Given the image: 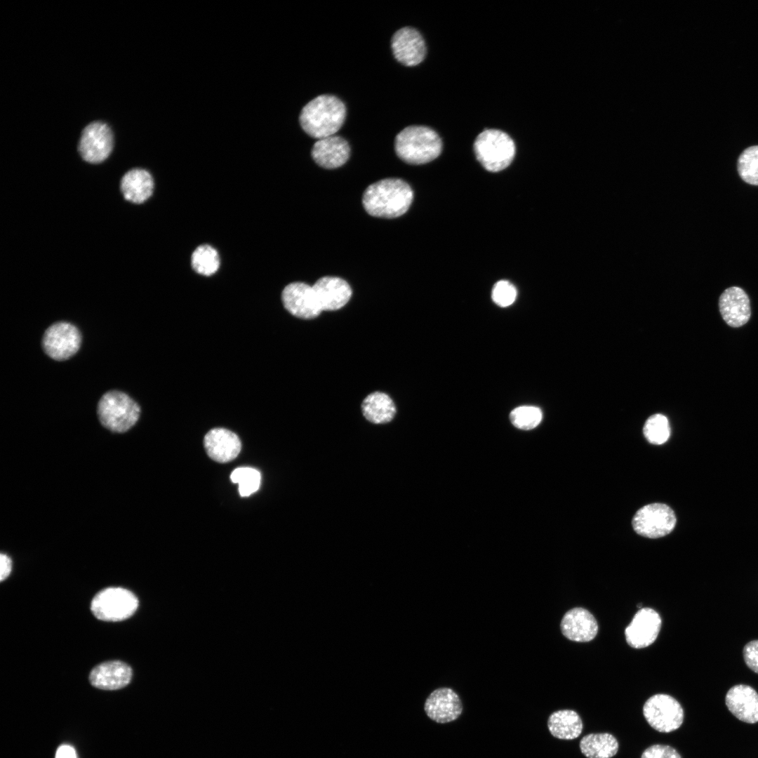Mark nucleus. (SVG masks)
I'll return each instance as SVG.
<instances>
[{
	"label": "nucleus",
	"mask_w": 758,
	"mask_h": 758,
	"mask_svg": "<svg viewBox=\"0 0 758 758\" xmlns=\"http://www.w3.org/2000/svg\"><path fill=\"white\" fill-rule=\"evenodd\" d=\"M413 199L410 185L399 178H385L370 185L364 191L362 204L371 215L394 218L404 214Z\"/></svg>",
	"instance_id": "nucleus-1"
},
{
	"label": "nucleus",
	"mask_w": 758,
	"mask_h": 758,
	"mask_svg": "<svg viewBox=\"0 0 758 758\" xmlns=\"http://www.w3.org/2000/svg\"><path fill=\"white\" fill-rule=\"evenodd\" d=\"M345 117L346 107L341 100L332 95H321L303 107L299 121L307 134L319 140L333 135Z\"/></svg>",
	"instance_id": "nucleus-2"
},
{
	"label": "nucleus",
	"mask_w": 758,
	"mask_h": 758,
	"mask_svg": "<svg viewBox=\"0 0 758 758\" xmlns=\"http://www.w3.org/2000/svg\"><path fill=\"white\" fill-rule=\"evenodd\" d=\"M394 149L402 161L420 165L438 157L442 150V142L431 128L413 125L406 127L397 135Z\"/></svg>",
	"instance_id": "nucleus-3"
},
{
	"label": "nucleus",
	"mask_w": 758,
	"mask_h": 758,
	"mask_svg": "<svg viewBox=\"0 0 758 758\" xmlns=\"http://www.w3.org/2000/svg\"><path fill=\"white\" fill-rule=\"evenodd\" d=\"M100 423L114 432H125L138 420L139 405L128 394L118 390L105 393L98 404Z\"/></svg>",
	"instance_id": "nucleus-4"
},
{
	"label": "nucleus",
	"mask_w": 758,
	"mask_h": 758,
	"mask_svg": "<svg viewBox=\"0 0 758 758\" xmlns=\"http://www.w3.org/2000/svg\"><path fill=\"white\" fill-rule=\"evenodd\" d=\"M477 159L488 171L498 172L506 168L515 155V144L505 132L486 129L474 142Z\"/></svg>",
	"instance_id": "nucleus-5"
},
{
	"label": "nucleus",
	"mask_w": 758,
	"mask_h": 758,
	"mask_svg": "<svg viewBox=\"0 0 758 758\" xmlns=\"http://www.w3.org/2000/svg\"><path fill=\"white\" fill-rule=\"evenodd\" d=\"M138 607L137 597L130 590L118 587L103 589L91 603V610L100 620L118 622L132 616Z\"/></svg>",
	"instance_id": "nucleus-6"
},
{
	"label": "nucleus",
	"mask_w": 758,
	"mask_h": 758,
	"mask_svg": "<svg viewBox=\"0 0 758 758\" xmlns=\"http://www.w3.org/2000/svg\"><path fill=\"white\" fill-rule=\"evenodd\" d=\"M643 714L649 724L662 733L679 729L684 717L680 703L672 696L662 693L656 694L646 701Z\"/></svg>",
	"instance_id": "nucleus-7"
},
{
	"label": "nucleus",
	"mask_w": 758,
	"mask_h": 758,
	"mask_svg": "<svg viewBox=\"0 0 758 758\" xmlns=\"http://www.w3.org/2000/svg\"><path fill=\"white\" fill-rule=\"evenodd\" d=\"M677 519L674 511L662 503H652L642 507L632 519L637 533L649 538L669 534L674 528Z\"/></svg>",
	"instance_id": "nucleus-8"
},
{
	"label": "nucleus",
	"mask_w": 758,
	"mask_h": 758,
	"mask_svg": "<svg viewBox=\"0 0 758 758\" xmlns=\"http://www.w3.org/2000/svg\"><path fill=\"white\" fill-rule=\"evenodd\" d=\"M81 335L73 324L58 321L50 326L42 338V347L51 359L62 361L72 357L79 350Z\"/></svg>",
	"instance_id": "nucleus-9"
},
{
	"label": "nucleus",
	"mask_w": 758,
	"mask_h": 758,
	"mask_svg": "<svg viewBox=\"0 0 758 758\" xmlns=\"http://www.w3.org/2000/svg\"><path fill=\"white\" fill-rule=\"evenodd\" d=\"M112 147V133L106 124L92 122L83 130L79 152L84 161L91 164L101 163L109 157Z\"/></svg>",
	"instance_id": "nucleus-10"
},
{
	"label": "nucleus",
	"mask_w": 758,
	"mask_h": 758,
	"mask_svg": "<svg viewBox=\"0 0 758 758\" xmlns=\"http://www.w3.org/2000/svg\"><path fill=\"white\" fill-rule=\"evenodd\" d=\"M281 300L284 307L300 319H314L322 312L313 287L305 283L288 284L282 291Z\"/></svg>",
	"instance_id": "nucleus-11"
},
{
	"label": "nucleus",
	"mask_w": 758,
	"mask_h": 758,
	"mask_svg": "<svg viewBox=\"0 0 758 758\" xmlns=\"http://www.w3.org/2000/svg\"><path fill=\"white\" fill-rule=\"evenodd\" d=\"M661 623V618L655 610L640 609L625 630L627 644L634 649L649 646L656 639Z\"/></svg>",
	"instance_id": "nucleus-12"
},
{
	"label": "nucleus",
	"mask_w": 758,
	"mask_h": 758,
	"mask_svg": "<svg viewBox=\"0 0 758 758\" xmlns=\"http://www.w3.org/2000/svg\"><path fill=\"white\" fill-rule=\"evenodd\" d=\"M391 47L394 58L405 66H415L426 55L423 37L417 29L411 27H402L393 34Z\"/></svg>",
	"instance_id": "nucleus-13"
},
{
	"label": "nucleus",
	"mask_w": 758,
	"mask_h": 758,
	"mask_svg": "<svg viewBox=\"0 0 758 758\" xmlns=\"http://www.w3.org/2000/svg\"><path fill=\"white\" fill-rule=\"evenodd\" d=\"M427 717L439 724H446L458 719L463 712L458 695L451 689L439 688L427 697L424 705Z\"/></svg>",
	"instance_id": "nucleus-14"
},
{
	"label": "nucleus",
	"mask_w": 758,
	"mask_h": 758,
	"mask_svg": "<svg viewBox=\"0 0 758 758\" xmlns=\"http://www.w3.org/2000/svg\"><path fill=\"white\" fill-rule=\"evenodd\" d=\"M719 307L723 319L731 327L745 324L751 315L750 299L745 291L738 286L729 287L722 293Z\"/></svg>",
	"instance_id": "nucleus-15"
},
{
	"label": "nucleus",
	"mask_w": 758,
	"mask_h": 758,
	"mask_svg": "<svg viewBox=\"0 0 758 758\" xmlns=\"http://www.w3.org/2000/svg\"><path fill=\"white\" fill-rule=\"evenodd\" d=\"M312 287L322 311L339 310L347 303L352 296L349 284L336 277H323Z\"/></svg>",
	"instance_id": "nucleus-16"
},
{
	"label": "nucleus",
	"mask_w": 758,
	"mask_h": 758,
	"mask_svg": "<svg viewBox=\"0 0 758 758\" xmlns=\"http://www.w3.org/2000/svg\"><path fill=\"white\" fill-rule=\"evenodd\" d=\"M350 154L347 141L338 135H331L318 140L313 145L311 155L321 167L333 169L347 162Z\"/></svg>",
	"instance_id": "nucleus-17"
},
{
	"label": "nucleus",
	"mask_w": 758,
	"mask_h": 758,
	"mask_svg": "<svg viewBox=\"0 0 758 758\" xmlns=\"http://www.w3.org/2000/svg\"><path fill=\"white\" fill-rule=\"evenodd\" d=\"M204 444L208 456L221 463L236 458L241 448L239 437L232 431L221 427L208 431L204 437Z\"/></svg>",
	"instance_id": "nucleus-18"
},
{
	"label": "nucleus",
	"mask_w": 758,
	"mask_h": 758,
	"mask_svg": "<svg viewBox=\"0 0 758 758\" xmlns=\"http://www.w3.org/2000/svg\"><path fill=\"white\" fill-rule=\"evenodd\" d=\"M131 667L119 660H110L96 665L91 672L92 686L102 690H117L127 686L132 678Z\"/></svg>",
	"instance_id": "nucleus-19"
},
{
	"label": "nucleus",
	"mask_w": 758,
	"mask_h": 758,
	"mask_svg": "<svg viewBox=\"0 0 758 758\" xmlns=\"http://www.w3.org/2000/svg\"><path fill=\"white\" fill-rule=\"evenodd\" d=\"M561 630L567 639L578 642L592 640L598 632L595 618L583 608H573L568 611L561 621Z\"/></svg>",
	"instance_id": "nucleus-20"
},
{
	"label": "nucleus",
	"mask_w": 758,
	"mask_h": 758,
	"mask_svg": "<svg viewBox=\"0 0 758 758\" xmlns=\"http://www.w3.org/2000/svg\"><path fill=\"white\" fill-rule=\"evenodd\" d=\"M729 710L739 720L748 724L758 722V693L751 686H732L725 698Z\"/></svg>",
	"instance_id": "nucleus-21"
},
{
	"label": "nucleus",
	"mask_w": 758,
	"mask_h": 758,
	"mask_svg": "<svg viewBox=\"0 0 758 758\" xmlns=\"http://www.w3.org/2000/svg\"><path fill=\"white\" fill-rule=\"evenodd\" d=\"M121 192L127 201L141 204L152 195L154 182L151 174L142 168H133L126 172L121 180Z\"/></svg>",
	"instance_id": "nucleus-22"
},
{
	"label": "nucleus",
	"mask_w": 758,
	"mask_h": 758,
	"mask_svg": "<svg viewBox=\"0 0 758 758\" xmlns=\"http://www.w3.org/2000/svg\"><path fill=\"white\" fill-rule=\"evenodd\" d=\"M550 733L561 740L578 738L583 731V722L578 714L572 710H561L553 712L547 720Z\"/></svg>",
	"instance_id": "nucleus-23"
},
{
	"label": "nucleus",
	"mask_w": 758,
	"mask_h": 758,
	"mask_svg": "<svg viewBox=\"0 0 758 758\" xmlns=\"http://www.w3.org/2000/svg\"><path fill=\"white\" fill-rule=\"evenodd\" d=\"M364 416L375 424L390 422L396 414V407L392 399L385 393L375 392L368 394L361 404Z\"/></svg>",
	"instance_id": "nucleus-24"
},
{
	"label": "nucleus",
	"mask_w": 758,
	"mask_h": 758,
	"mask_svg": "<svg viewBox=\"0 0 758 758\" xmlns=\"http://www.w3.org/2000/svg\"><path fill=\"white\" fill-rule=\"evenodd\" d=\"M580 749L587 758H611L616 754L618 743L610 733H591L580 740Z\"/></svg>",
	"instance_id": "nucleus-25"
},
{
	"label": "nucleus",
	"mask_w": 758,
	"mask_h": 758,
	"mask_svg": "<svg viewBox=\"0 0 758 758\" xmlns=\"http://www.w3.org/2000/svg\"><path fill=\"white\" fill-rule=\"evenodd\" d=\"M191 264L193 270L198 274L211 276L215 274L220 267L218 253L211 246L201 245L193 251Z\"/></svg>",
	"instance_id": "nucleus-26"
},
{
	"label": "nucleus",
	"mask_w": 758,
	"mask_h": 758,
	"mask_svg": "<svg viewBox=\"0 0 758 758\" xmlns=\"http://www.w3.org/2000/svg\"><path fill=\"white\" fill-rule=\"evenodd\" d=\"M738 172L747 183L758 185V145L746 148L738 159Z\"/></svg>",
	"instance_id": "nucleus-27"
},
{
	"label": "nucleus",
	"mask_w": 758,
	"mask_h": 758,
	"mask_svg": "<svg viewBox=\"0 0 758 758\" xmlns=\"http://www.w3.org/2000/svg\"><path fill=\"white\" fill-rule=\"evenodd\" d=\"M644 434L649 442L662 444L668 439L670 428L667 418L662 414H654L646 421Z\"/></svg>",
	"instance_id": "nucleus-28"
},
{
	"label": "nucleus",
	"mask_w": 758,
	"mask_h": 758,
	"mask_svg": "<svg viewBox=\"0 0 758 758\" xmlns=\"http://www.w3.org/2000/svg\"><path fill=\"white\" fill-rule=\"evenodd\" d=\"M232 482L239 484V494L242 497L249 496L258 490L260 484V472L251 467H239L230 475Z\"/></svg>",
	"instance_id": "nucleus-29"
},
{
	"label": "nucleus",
	"mask_w": 758,
	"mask_h": 758,
	"mask_svg": "<svg viewBox=\"0 0 758 758\" xmlns=\"http://www.w3.org/2000/svg\"><path fill=\"white\" fill-rule=\"evenodd\" d=\"M510 418L512 425L516 427L524 430H529L540 424L543 413L538 407L521 406L514 408L510 413Z\"/></svg>",
	"instance_id": "nucleus-30"
},
{
	"label": "nucleus",
	"mask_w": 758,
	"mask_h": 758,
	"mask_svg": "<svg viewBox=\"0 0 758 758\" xmlns=\"http://www.w3.org/2000/svg\"><path fill=\"white\" fill-rule=\"evenodd\" d=\"M517 293V289L512 284L506 280H501L493 286L491 298L497 305L506 307L515 301Z\"/></svg>",
	"instance_id": "nucleus-31"
},
{
	"label": "nucleus",
	"mask_w": 758,
	"mask_h": 758,
	"mask_svg": "<svg viewBox=\"0 0 758 758\" xmlns=\"http://www.w3.org/2000/svg\"><path fill=\"white\" fill-rule=\"evenodd\" d=\"M641 758H681L679 752L672 747L664 745H653L646 748Z\"/></svg>",
	"instance_id": "nucleus-32"
},
{
	"label": "nucleus",
	"mask_w": 758,
	"mask_h": 758,
	"mask_svg": "<svg viewBox=\"0 0 758 758\" xmlns=\"http://www.w3.org/2000/svg\"><path fill=\"white\" fill-rule=\"evenodd\" d=\"M743 653L747 667L758 674V640L748 642L744 646Z\"/></svg>",
	"instance_id": "nucleus-33"
},
{
	"label": "nucleus",
	"mask_w": 758,
	"mask_h": 758,
	"mask_svg": "<svg viewBox=\"0 0 758 758\" xmlns=\"http://www.w3.org/2000/svg\"><path fill=\"white\" fill-rule=\"evenodd\" d=\"M0 580L2 582L8 577L12 568L11 559L8 555L0 554Z\"/></svg>",
	"instance_id": "nucleus-34"
},
{
	"label": "nucleus",
	"mask_w": 758,
	"mask_h": 758,
	"mask_svg": "<svg viewBox=\"0 0 758 758\" xmlns=\"http://www.w3.org/2000/svg\"><path fill=\"white\" fill-rule=\"evenodd\" d=\"M55 758H78L74 748L69 745H62L56 750Z\"/></svg>",
	"instance_id": "nucleus-35"
},
{
	"label": "nucleus",
	"mask_w": 758,
	"mask_h": 758,
	"mask_svg": "<svg viewBox=\"0 0 758 758\" xmlns=\"http://www.w3.org/2000/svg\"><path fill=\"white\" fill-rule=\"evenodd\" d=\"M637 606H638L639 608H641V604H639Z\"/></svg>",
	"instance_id": "nucleus-36"
}]
</instances>
